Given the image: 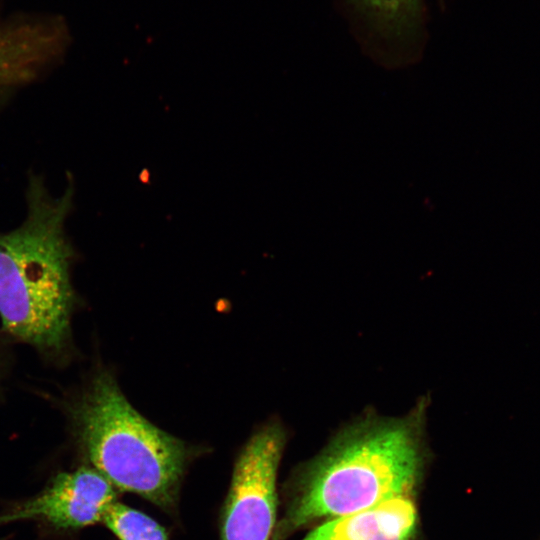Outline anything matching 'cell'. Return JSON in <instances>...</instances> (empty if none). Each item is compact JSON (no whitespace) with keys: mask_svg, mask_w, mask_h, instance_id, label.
Listing matches in <instances>:
<instances>
[{"mask_svg":"<svg viewBox=\"0 0 540 540\" xmlns=\"http://www.w3.org/2000/svg\"><path fill=\"white\" fill-rule=\"evenodd\" d=\"M102 523L119 540H169L158 522L118 501L108 508Z\"/></svg>","mask_w":540,"mask_h":540,"instance_id":"8","label":"cell"},{"mask_svg":"<svg viewBox=\"0 0 540 540\" xmlns=\"http://www.w3.org/2000/svg\"><path fill=\"white\" fill-rule=\"evenodd\" d=\"M73 193L70 183L55 196L31 176L24 220L0 231V329L56 366L67 364L74 352V251L65 227Z\"/></svg>","mask_w":540,"mask_h":540,"instance_id":"2","label":"cell"},{"mask_svg":"<svg viewBox=\"0 0 540 540\" xmlns=\"http://www.w3.org/2000/svg\"><path fill=\"white\" fill-rule=\"evenodd\" d=\"M116 492L90 466L61 472L39 494L0 514V526L33 519L56 529H80L102 522L108 508L117 501Z\"/></svg>","mask_w":540,"mask_h":540,"instance_id":"6","label":"cell"},{"mask_svg":"<svg viewBox=\"0 0 540 540\" xmlns=\"http://www.w3.org/2000/svg\"><path fill=\"white\" fill-rule=\"evenodd\" d=\"M416 528L415 504L404 496L327 520L303 540H414Z\"/></svg>","mask_w":540,"mask_h":540,"instance_id":"7","label":"cell"},{"mask_svg":"<svg viewBox=\"0 0 540 540\" xmlns=\"http://www.w3.org/2000/svg\"><path fill=\"white\" fill-rule=\"evenodd\" d=\"M4 340H8V338L4 335V333L2 332V330L0 329V390H1V382H2V376H3V369L5 368L6 365L3 364V361H4V345H5V342Z\"/></svg>","mask_w":540,"mask_h":540,"instance_id":"9","label":"cell"},{"mask_svg":"<svg viewBox=\"0 0 540 540\" xmlns=\"http://www.w3.org/2000/svg\"><path fill=\"white\" fill-rule=\"evenodd\" d=\"M63 406L90 467L117 491L136 494L166 512L175 510L184 474L200 447L141 415L106 368L96 369Z\"/></svg>","mask_w":540,"mask_h":540,"instance_id":"3","label":"cell"},{"mask_svg":"<svg viewBox=\"0 0 540 540\" xmlns=\"http://www.w3.org/2000/svg\"><path fill=\"white\" fill-rule=\"evenodd\" d=\"M427 406L422 398L401 418L367 412L342 429L292 483L272 539L285 540L316 521L410 497L424 464Z\"/></svg>","mask_w":540,"mask_h":540,"instance_id":"1","label":"cell"},{"mask_svg":"<svg viewBox=\"0 0 540 540\" xmlns=\"http://www.w3.org/2000/svg\"><path fill=\"white\" fill-rule=\"evenodd\" d=\"M278 421L257 429L238 454L220 520V540H270L277 511L276 478L286 444Z\"/></svg>","mask_w":540,"mask_h":540,"instance_id":"4","label":"cell"},{"mask_svg":"<svg viewBox=\"0 0 540 540\" xmlns=\"http://www.w3.org/2000/svg\"><path fill=\"white\" fill-rule=\"evenodd\" d=\"M364 54L386 69L418 63L428 40L427 0H335Z\"/></svg>","mask_w":540,"mask_h":540,"instance_id":"5","label":"cell"}]
</instances>
